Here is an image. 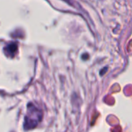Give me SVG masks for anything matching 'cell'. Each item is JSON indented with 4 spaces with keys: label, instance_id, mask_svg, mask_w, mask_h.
Masks as SVG:
<instances>
[{
    "label": "cell",
    "instance_id": "obj_1",
    "mask_svg": "<svg viewBox=\"0 0 132 132\" xmlns=\"http://www.w3.org/2000/svg\"><path fill=\"white\" fill-rule=\"evenodd\" d=\"M40 112L32 105L30 108L29 106L28 108V114L26 118H25L26 123H25V128L30 129L31 128L35 127V125L39 122L40 119Z\"/></svg>",
    "mask_w": 132,
    "mask_h": 132
},
{
    "label": "cell",
    "instance_id": "obj_2",
    "mask_svg": "<svg viewBox=\"0 0 132 132\" xmlns=\"http://www.w3.org/2000/svg\"><path fill=\"white\" fill-rule=\"evenodd\" d=\"M65 1H67V2H68V1H69V0H65Z\"/></svg>",
    "mask_w": 132,
    "mask_h": 132
}]
</instances>
